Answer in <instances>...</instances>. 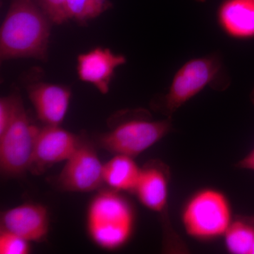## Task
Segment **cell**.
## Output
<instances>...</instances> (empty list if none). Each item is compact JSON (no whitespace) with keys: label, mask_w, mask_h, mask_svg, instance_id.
<instances>
[{"label":"cell","mask_w":254,"mask_h":254,"mask_svg":"<svg viewBox=\"0 0 254 254\" xmlns=\"http://www.w3.org/2000/svg\"><path fill=\"white\" fill-rule=\"evenodd\" d=\"M52 23L36 0H12L0 28L1 61L46 60Z\"/></svg>","instance_id":"6da1fadb"},{"label":"cell","mask_w":254,"mask_h":254,"mask_svg":"<svg viewBox=\"0 0 254 254\" xmlns=\"http://www.w3.org/2000/svg\"><path fill=\"white\" fill-rule=\"evenodd\" d=\"M230 86L220 55L213 53L189 60L177 70L168 91L155 98L153 108L167 118L200 93L206 87L223 91Z\"/></svg>","instance_id":"7a4b0ae2"},{"label":"cell","mask_w":254,"mask_h":254,"mask_svg":"<svg viewBox=\"0 0 254 254\" xmlns=\"http://www.w3.org/2000/svg\"><path fill=\"white\" fill-rule=\"evenodd\" d=\"M136 224L131 203L115 190H102L93 197L87 211V231L95 245L116 250L131 240Z\"/></svg>","instance_id":"3957f363"},{"label":"cell","mask_w":254,"mask_h":254,"mask_svg":"<svg viewBox=\"0 0 254 254\" xmlns=\"http://www.w3.org/2000/svg\"><path fill=\"white\" fill-rule=\"evenodd\" d=\"M173 128L172 118L152 120L146 110L128 111L111 131L100 136L98 143L115 155L135 158L163 139Z\"/></svg>","instance_id":"277c9868"},{"label":"cell","mask_w":254,"mask_h":254,"mask_svg":"<svg viewBox=\"0 0 254 254\" xmlns=\"http://www.w3.org/2000/svg\"><path fill=\"white\" fill-rule=\"evenodd\" d=\"M181 219L191 238L201 242L217 240L224 237L233 220L231 203L221 190L201 189L187 200Z\"/></svg>","instance_id":"5b68a950"},{"label":"cell","mask_w":254,"mask_h":254,"mask_svg":"<svg viewBox=\"0 0 254 254\" xmlns=\"http://www.w3.org/2000/svg\"><path fill=\"white\" fill-rule=\"evenodd\" d=\"M40 130L32 123L20 98L11 123L0 135V169L4 176L18 177L29 170Z\"/></svg>","instance_id":"8992f818"},{"label":"cell","mask_w":254,"mask_h":254,"mask_svg":"<svg viewBox=\"0 0 254 254\" xmlns=\"http://www.w3.org/2000/svg\"><path fill=\"white\" fill-rule=\"evenodd\" d=\"M170 181V171L168 165L158 160H152L141 168L133 193L145 207L163 218L167 250L170 252H184V243L174 230L169 219Z\"/></svg>","instance_id":"52a82bcc"},{"label":"cell","mask_w":254,"mask_h":254,"mask_svg":"<svg viewBox=\"0 0 254 254\" xmlns=\"http://www.w3.org/2000/svg\"><path fill=\"white\" fill-rule=\"evenodd\" d=\"M103 165L93 145L83 138L55 178L56 186L68 192H91L104 183Z\"/></svg>","instance_id":"ba28073f"},{"label":"cell","mask_w":254,"mask_h":254,"mask_svg":"<svg viewBox=\"0 0 254 254\" xmlns=\"http://www.w3.org/2000/svg\"><path fill=\"white\" fill-rule=\"evenodd\" d=\"M81 137L60 126L41 128L35 144L29 170L36 175L44 173L55 164L66 161L81 143Z\"/></svg>","instance_id":"9c48e42d"},{"label":"cell","mask_w":254,"mask_h":254,"mask_svg":"<svg viewBox=\"0 0 254 254\" xmlns=\"http://www.w3.org/2000/svg\"><path fill=\"white\" fill-rule=\"evenodd\" d=\"M126 63L123 55L115 54L109 48L98 47L78 55L76 71L81 81L93 85L105 95L110 91L115 70Z\"/></svg>","instance_id":"30bf717a"},{"label":"cell","mask_w":254,"mask_h":254,"mask_svg":"<svg viewBox=\"0 0 254 254\" xmlns=\"http://www.w3.org/2000/svg\"><path fill=\"white\" fill-rule=\"evenodd\" d=\"M1 229L28 242H43L48 237L50 216L48 208L39 203H25L10 208L1 217Z\"/></svg>","instance_id":"8fae6325"},{"label":"cell","mask_w":254,"mask_h":254,"mask_svg":"<svg viewBox=\"0 0 254 254\" xmlns=\"http://www.w3.org/2000/svg\"><path fill=\"white\" fill-rule=\"evenodd\" d=\"M28 93L40 121L47 126H60L69 106L70 88L41 82L30 86Z\"/></svg>","instance_id":"7c38bea8"},{"label":"cell","mask_w":254,"mask_h":254,"mask_svg":"<svg viewBox=\"0 0 254 254\" xmlns=\"http://www.w3.org/2000/svg\"><path fill=\"white\" fill-rule=\"evenodd\" d=\"M217 18L227 36L239 40L254 38V0H225Z\"/></svg>","instance_id":"4fadbf2b"},{"label":"cell","mask_w":254,"mask_h":254,"mask_svg":"<svg viewBox=\"0 0 254 254\" xmlns=\"http://www.w3.org/2000/svg\"><path fill=\"white\" fill-rule=\"evenodd\" d=\"M132 157L115 155L103 165L104 183L117 191L133 193L139 179L141 168Z\"/></svg>","instance_id":"5bb4252c"},{"label":"cell","mask_w":254,"mask_h":254,"mask_svg":"<svg viewBox=\"0 0 254 254\" xmlns=\"http://www.w3.org/2000/svg\"><path fill=\"white\" fill-rule=\"evenodd\" d=\"M223 237L229 253L254 254V216L233 219Z\"/></svg>","instance_id":"9a60e30c"},{"label":"cell","mask_w":254,"mask_h":254,"mask_svg":"<svg viewBox=\"0 0 254 254\" xmlns=\"http://www.w3.org/2000/svg\"><path fill=\"white\" fill-rule=\"evenodd\" d=\"M111 6L109 0H66L65 16L66 21L85 23L98 17Z\"/></svg>","instance_id":"2e32d148"},{"label":"cell","mask_w":254,"mask_h":254,"mask_svg":"<svg viewBox=\"0 0 254 254\" xmlns=\"http://www.w3.org/2000/svg\"><path fill=\"white\" fill-rule=\"evenodd\" d=\"M31 252L29 242L16 234L1 229L0 254H27Z\"/></svg>","instance_id":"e0dca14e"},{"label":"cell","mask_w":254,"mask_h":254,"mask_svg":"<svg viewBox=\"0 0 254 254\" xmlns=\"http://www.w3.org/2000/svg\"><path fill=\"white\" fill-rule=\"evenodd\" d=\"M41 9L54 24H63L66 21L65 16L66 0H36Z\"/></svg>","instance_id":"ac0fdd59"},{"label":"cell","mask_w":254,"mask_h":254,"mask_svg":"<svg viewBox=\"0 0 254 254\" xmlns=\"http://www.w3.org/2000/svg\"><path fill=\"white\" fill-rule=\"evenodd\" d=\"M20 97L11 95L0 99V135L2 134L12 120Z\"/></svg>","instance_id":"d6986e66"},{"label":"cell","mask_w":254,"mask_h":254,"mask_svg":"<svg viewBox=\"0 0 254 254\" xmlns=\"http://www.w3.org/2000/svg\"><path fill=\"white\" fill-rule=\"evenodd\" d=\"M241 170H250L254 172V148L243 158L241 159L235 165Z\"/></svg>","instance_id":"ffe728a7"},{"label":"cell","mask_w":254,"mask_h":254,"mask_svg":"<svg viewBox=\"0 0 254 254\" xmlns=\"http://www.w3.org/2000/svg\"><path fill=\"white\" fill-rule=\"evenodd\" d=\"M251 100H252V103L254 105V87L253 88V91L252 92V94H251Z\"/></svg>","instance_id":"44dd1931"},{"label":"cell","mask_w":254,"mask_h":254,"mask_svg":"<svg viewBox=\"0 0 254 254\" xmlns=\"http://www.w3.org/2000/svg\"><path fill=\"white\" fill-rule=\"evenodd\" d=\"M195 1H198V2H204L206 0H195Z\"/></svg>","instance_id":"7402d4cb"}]
</instances>
